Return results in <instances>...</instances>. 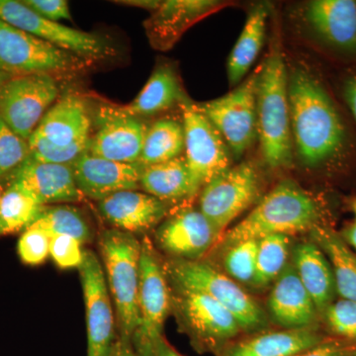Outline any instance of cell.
I'll use <instances>...</instances> for the list:
<instances>
[{"mask_svg": "<svg viewBox=\"0 0 356 356\" xmlns=\"http://www.w3.org/2000/svg\"><path fill=\"white\" fill-rule=\"evenodd\" d=\"M288 95L292 142L302 165L321 168L341 161L348 153V131L317 76L296 67L288 74Z\"/></svg>", "mask_w": 356, "mask_h": 356, "instance_id": "obj_1", "label": "cell"}, {"mask_svg": "<svg viewBox=\"0 0 356 356\" xmlns=\"http://www.w3.org/2000/svg\"><path fill=\"white\" fill-rule=\"evenodd\" d=\"M257 104L262 156L270 168H288L293 156L288 72L278 44L261 63Z\"/></svg>", "mask_w": 356, "mask_h": 356, "instance_id": "obj_2", "label": "cell"}, {"mask_svg": "<svg viewBox=\"0 0 356 356\" xmlns=\"http://www.w3.org/2000/svg\"><path fill=\"white\" fill-rule=\"evenodd\" d=\"M318 209L298 185L283 181L267 193L254 209L225 236L229 247L268 236H289L317 227Z\"/></svg>", "mask_w": 356, "mask_h": 356, "instance_id": "obj_3", "label": "cell"}, {"mask_svg": "<svg viewBox=\"0 0 356 356\" xmlns=\"http://www.w3.org/2000/svg\"><path fill=\"white\" fill-rule=\"evenodd\" d=\"M105 277L116 312L119 341L130 344L140 324L139 286L142 242L126 232L104 229L99 238Z\"/></svg>", "mask_w": 356, "mask_h": 356, "instance_id": "obj_4", "label": "cell"}, {"mask_svg": "<svg viewBox=\"0 0 356 356\" xmlns=\"http://www.w3.org/2000/svg\"><path fill=\"white\" fill-rule=\"evenodd\" d=\"M166 266L178 290L203 293L216 300L235 316L241 329L255 330L266 325V316L257 302L235 280L210 264L173 259Z\"/></svg>", "mask_w": 356, "mask_h": 356, "instance_id": "obj_5", "label": "cell"}, {"mask_svg": "<svg viewBox=\"0 0 356 356\" xmlns=\"http://www.w3.org/2000/svg\"><path fill=\"white\" fill-rule=\"evenodd\" d=\"M261 65L228 95L197 105L221 134L232 156L241 159L259 136L257 90Z\"/></svg>", "mask_w": 356, "mask_h": 356, "instance_id": "obj_6", "label": "cell"}, {"mask_svg": "<svg viewBox=\"0 0 356 356\" xmlns=\"http://www.w3.org/2000/svg\"><path fill=\"white\" fill-rule=\"evenodd\" d=\"M88 65L83 58L58 49L0 19V70L13 76L65 74Z\"/></svg>", "mask_w": 356, "mask_h": 356, "instance_id": "obj_7", "label": "cell"}, {"mask_svg": "<svg viewBox=\"0 0 356 356\" xmlns=\"http://www.w3.org/2000/svg\"><path fill=\"white\" fill-rule=\"evenodd\" d=\"M170 289L165 273L159 264L151 242H142L140 261V324L131 346L138 356H154L163 339V325L170 308Z\"/></svg>", "mask_w": 356, "mask_h": 356, "instance_id": "obj_8", "label": "cell"}, {"mask_svg": "<svg viewBox=\"0 0 356 356\" xmlns=\"http://www.w3.org/2000/svg\"><path fill=\"white\" fill-rule=\"evenodd\" d=\"M259 189V175L252 163L231 166L203 187L200 212L221 236L229 224L254 204Z\"/></svg>", "mask_w": 356, "mask_h": 356, "instance_id": "obj_9", "label": "cell"}, {"mask_svg": "<svg viewBox=\"0 0 356 356\" xmlns=\"http://www.w3.org/2000/svg\"><path fill=\"white\" fill-rule=\"evenodd\" d=\"M185 161L197 193L213 178L231 168L232 154L221 134L197 105L182 103Z\"/></svg>", "mask_w": 356, "mask_h": 356, "instance_id": "obj_10", "label": "cell"}, {"mask_svg": "<svg viewBox=\"0 0 356 356\" xmlns=\"http://www.w3.org/2000/svg\"><path fill=\"white\" fill-rule=\"evenodd\" d=\"M58 96L50 74L13 76L0 88V119L28 140Z\"/></svg>", "mask_w": 356, "mask_h": 356, "instance_id": "obj_11", "label": "cell"}, {"mask_svg": "<svg viewBox=\"0 0 356 356\" xmlns=\"http://www.w3.org/2000/svg\"><path fill=\"white\" fill-rule=\"evenodd\" d=\"M0 19L83 60L113 55V49L102 37L46 19L22 1L0 0Z\"/></svg>", "mask_w": 356, "mask_h": 356, "instance_id": "obj_12", "label": "cell"}, {"mask_svg": "<svg viewBox=\"0 0 356 356\" xmlns=\"http://www.w3.org/2000/svg\"><path fill=\"white\" fill-rule=\"evenodd\" d=\"M79 270L86 303L88 356H112L118 339L102 262L95 252L84 250Z\"/></svg>", "mask_w": 356, "mask_h": 356, "instance_id": "obj_13", "label": "cell"}, {"mask_svg": "<svg viewBox=\"0 0 356 356\" xmlns=\"http://www.w3.org/2000/svg\"><path fill=\"white\" fill-rule=\"evenodd\" d=\"M96 132L88 152L93 156L123 163H138L147 126L123 107L103 106L96 115Z\"/></svg>", "mask_w": 356, "mask_h": 356, "instance_id": "obj_14", "label": "cell"}, {"mask_svg": "<svg viewBox=\"0 0 356 356\" xmlns=\"http://www.w3.org/2000/svg\"><path fill=\"white\" fill-rule=\"evenodd\" d=\"M36 199L42 205L81 202L84 198L77 188L72 165L37 161L31 156L7 177Z\"/></svg>", "mask_w": 356, "mask_h": 356, "instance_id": "obj_15", "label": "cell"}, {"mask_svg": "<svg viewBox=\"0 0 356 356\" xmlns=\"http://www.w3.org/2000/svg\"><path fill=\"white\" fill-rule=\"evenodd\" d=\"M77 188L84 197L99 201L118 192L138 191L143 166L93 156L88 151L72 165Z\"/></svg>", "mask_w": 356, "mask_h": 356, "instance_id": "obj_16", "label": "cell"}, {"mask_svg": "<svg viewBox=\"0 0 356 356\" xmlns=\"http://www.w3.org/2000/svg\"><path fill=\"white\" fill-rule=\"evenodd\" d=\"M217 232L200 210L180 211L156 232V243L175 259L199 261L218 238Z\"/></svg>", "mask_w": 356, "mask_h": 356, "instance_id": "obj_17", "label": "cell"}, {"mask_svg": "<svg viewBox=\"0 0 356 356\" xmlns=\"http://www.w3.org/2000/svg\"><path fill=\"white\" fill-rule=\"evenodd\" d=\"M177 305L180 318L196 341L219 343L240 332L235 316L203 293L179 290Z\"/></svg>", "mask_w": 356, "mask_h": 356, "instance_id": "obj_18", "label": "cell"}, {"mask_svg": "<svg viewBox=\"0 0 356 356\" xmlns=\"http://www.w3.org/2000/svg\"><path fill=\"white\" fill-rule=\"evenodd\" d=\"M303 18L325 43L356 55V1L313 0L304 6Z\"/></svg>", "mask_w": 356, "mask_h": 356, "instance_id": "obj_19", "label": "cell"}, {"mask_svg": "<svg viewBox=\"0 0 356 356\" xmlns=\"http://www.w3.org/2000/svg\"><path fill=\"white\" fill-rule=\"evenodd\" d=\"M98 210L112 228L126 233H146L166 214L163 201L146 192H118L98 202Z\"/></svg>", "mask_w": 356, "mask_h": 356, "instance_id": "obj_20", "label": "cell"}, {"mask_svg": "<svg viewBox=\"0 0 356 356\" xmlns=\"http://www.w3.org/2000/svg\"><path fill=\"white\" fill-rule=\"evenodd\" d=\"M221 6V2L212 0H168L161 2L146 23L152 44L159 50L170 48L187 28Z\"/></svg>", "mask_w": 356, "mask_h": 356, "instance_id": "obj_21", "label": "cell"}, {"mask_svg": "<svg viewBox=\"0 0 356 356\" xmlns=\"http://www.w3.org/2000/svg\"><path fill=\"white\" fill-rule=\"evenodd\" d=\"M268 309L274 320L287 329H308L315 322L317 308L291 264L275 280Z\"/></svg>", "mask_w": 356, "mask_h": 356, "instance_id": "obj_22", "label": "cell"}, {"mask_svg": "<svg viewBox=\"0 0 356 356\" xmlns=\"http://www.w3.org/2000/svg\"><path fill=\"white\" fill-rule=\"evenodd\" d=\"M91 121L86 103L76 95L65 96L44 115L34 135L57 146L90 138Z\"/></svg>", "mask_w": 356, "mask_h": 356, "instance_id": "obj_23", "label": "cell"}, {"mask_svg": "<svg viewBox=\"0 0 356 356\" xmlns=\"http://www.w3.org/2000/svg\"><path fill=\"white\" fill-rule=\"evenodd\" d=\"M293 261L297 275L318 313L324 314L337 293L334 273L327 257L315 243H304L295 248Z\"/></svg>", "mask_w": 356, "mask_h": 356, "instance_id": "obj_24", "label": "cell"}, {"mask_svg": "<svg viewBox=\"0 0 356 356\" xmlns=\"http://www.w3.org/2000/svg\"><path fill=\"white\" fill-rule=\"evenodd\" d=\"M268 8L266 4L254 6L248 13L242 33L229 54L227 72L229 86L243 83L259 57L266 38Z\"/></svg>", "mask_w": 356, "mask_h": 356, "instance_id": "obj_25", "label": "cell"}, {"mask_svg": "<svg viewBox=\"0 0 356 356\" xmlns=\"http://www.w3.org/2000/svg\"><path fill=\"white\" fill-rule=\"evenodd\" d=\"M322 337L309 329L266 332L234 346L228 356H296L323 343Z\"/></svg>", "mask_w": 356, "mask_h": 356, "instance_id": "obj_26", "label": "cell"}, {"mask_svg": "<svg viewBox=\"0 0 356 356\" xmlns=\"http://www.w3.org/2000/svg\"><path fill=\"white\" fill-rule=\"evenodd\" d=\"M140 187L163 202L191 198L196 194L184 156L143 168Z\"/></svg>", "mask_w": 356, "mask_h": 356, "instance_id": "obj_27", "label": "cell"}, {"mask_svg": "<svg viewBox=\"0 0 356 356\" xmlns=\"http://www.w3.org/2000/svg\"><path fill=\"white\" fill-rule=\"evenodd\" d=\"M184 102V91L177 74L172 67L165 65L154 70L139 95L123 108L135 117L149 116Z\"/></svg>", "mask_w": 356, "mask_h": 356, "instance_id": "obj_28", "label": "cell"}, {"mask_svg": "<svg viewBox=\"0 0 356 356\" xmlns=\"http://www.w3.org/2000/svg\"><path fill=\"white\" fill-rule=\"evenodd\" d=\"M314 243L327 257L334 273L336 291L341 299L356 302V254L343 236L332 229L315 227L312 229Z\"/></svg>", "mask_w": 356, "mask_h": 356, "instance_id": "obj_29", "label": "cell"}, {"mask_svg": "<svg viewBox=\"0 0 356 356\" xmlns=\"http://www.w3.org/2000/svg\"><path fill=\"white\" fill-rule=\"evenodd\" d=\"M184 151L182 123L173 119H161L147 128L138 163L143 168L179 158Z\"/></svg>", "mask_w": 356, "mask_h": 356, "instance_id": "obj_30", "label": "cell"}, {"mask_svg": "<svg viewBox=\"0 0 356 356\" xmlns=\"http://www.w3.org/2000/svg\"><path fill=\"white\" fill-rule=\"evenodd\" d=\"M44 208L19 185L9 184L0 200V238L26 231Z\"/></svg>", "mask_w": 356, "mask_h": 356, "instance_id": "obj_31", "label": "cell"}, {"mask_svg": "<svg viewBox=\"0 0 356 356\" xmlns=\"http://www.w3.org/2000/svg\"><path fill=\"white\" fill-rule=\"evenodd\" d=\"M29 228L41 229L51 238L72 236L83 245L91 238L90 227L83 214L76 208L67 205L44 206L38 219Z\"/></svg>", "mask_w": 356, "mask_h": 356, "instance_id": "obj_32", "label": "cell"}, {"mask_svg": "<svg viewBox=\"0 0 356 356\" xmlns=\"http://www.w3.org/2000/svg\"><path fill=\"white\" fill-rule=\"evenodd\" d=\"M288 252V236H268L259 240L257 268L252 283L257 286L264 287L277 280L287 266Z\"/></svg>", "mask_w": 356, "mask_h": 356, "instance_id": "obj_33", "label": "cell"}, {"mask_svg": "<svg viewBox=\"0 0 356 356\" xmlns=\"http://www.w3.org/2000/svg\"><path fill=\"white\" fill-rule=\"evenodd\" d=\"M89 140H77L67 146H57L48 140L32 134L28 140L30 156L37 161L44 163H57V165H72L81 154L88 149Z\"/></svg>", "mask_w": 356, "mask_h": 356, "instance_id": "obj_34", "label": "cell"}, {"mask_svg": "<svg viewBox=\"0 0 356 356\" xmlns=\"http://www.w3.org/2000/svg\"><path fill=\"white\" fill-rule=\"evenodd\" d=\"M259 241L248 240L229 247L224 264L232 280L243 283L254 282L257 268Z\"/></svg>", "mask_w": 356, "mask_h": 356, "instance_id": "obj_35", "label": "cell"}, {"mask_svg": "<svg viewBox=\"0 0 356 356\" xmlns=\"http://www.w3.org/2000/svg\"><path fill=\"white\" fill-rule=\"evenodd\" d=\"M29 154L28 140L14 133L0 119V180L8 177Z\"/></svg>", "mask_w": 356, "mask_h": 356, "instance_id": "obj_36", "label": "cell"}, {"mask_svg": "<svg viewBox=\"0 0 356 356\" xmlns=\"http://www.w3.org/2000/svg\"><path fill=\"white\" fill-rule=\"evenodd\" d=\"M50 236L41 229L29 228L18 241V255L26 266H40L50 257Z\"/></svg>", "mask_w": 356, "mask_h": 356, "instance_id": "obj_37", "label": "cell"}, {"mask_svg": "<svg viewBox=\"0 0 356 356\" xmlns=\"http://www.w3.org/2000/svg\"><path fill=\"white\" fill-rule=\"evenodd\" d=\"M327 325L334 334L356 343V302L337 300L325 311Z\"/></svg>", "mask_w": 356, "mask_h": 356, "instance_id": "obj_38", "label": "cell"}, {"mask_svg": "<svg viewBox=\"0 0 356 356\" xmlns=\"http://www.w3.org/2000/svg\"><path fill=\"white\" fill-rule=\"evenodd\" d=\"M83 243L69 236L51 238L50 257L60 269L79 268L83 261Z\"/></svg>", "mask_w": 356, "mask_h": 356, "instance_id": "obj_39", "label": "cell"}, {"mask_svg": "<svg viewBox=\"0 0 356 356\" xmlns=\"http://www.w3.org/2000/svg\"><path fill=\"white\" fill-rule=\"evenodd\" d=\"M22 2L46 19L55 22L72 20L69 2L65 0H23Z\"/></svg>", "mask_w": 356, "mask_h": 356, "instance_id": "obj_40", "label": "cell"}, {"mask_svg": "<svg viewBox=\"0 0 356 356\" xmlns=\"http://www.w3.org/2000/svg\"><path fill=\"white\" fill-rule=\"evenodd\" d=\"M296 356H356V350L337 341H323Z\"/></svg>", "mask_w": 356, "mask_h": 356, "instance_id": "obj_41", "label": "cell"}, {"mask_svg": "<svg viewBox=\"0 0 356 356\" xmlns=\"http://www.w3.org/2000/svg\"><path fill=\"white\" fill-rule=\"evenodd\" d=\"M343 96L346 104L356 121V76L348 77L343 84Z\"/></svg>", "mask_w": 356, "mask_h": 356, "instance_id": "obj_42", "label": "cell"}, {"mask_svg": "<svg viewBox=\"0 0 356 356\" xmlns=\"http://www.w3.org/2000/svg\"><path fill=\"white\" fill-rule=\"evenodd\" d=\"M154 356H184L180 355L173 346L168 343V341L163 337L156 346Z\"/></svg>", "mask_w": 356, "mask_h": 356, "instance_id": "obj_43", "label": "cell"}, {"mask_svg": "<svg viewBox=\"0 0 356 356\" xmlns=\"http://www.w3.org/2000/svg\"><path fill=\"white\" fill-rule=\"evenodd\" d=\"M119 3H125V6L140 7V8L149 9L154 11L161 6V1H151V0H130V1H119Z\"/></svg>", "mask_w": 356, "mask_h": 356, "instance_id": "obj_44", "label": "cell"}, {"mask_svg": "<svg viewBox=\"0 0 356 356\" xmlns=\"http://www.w3.org/2000/svg\"><path fill=\"white\" fill-rule=\"evenodd\" d=\"M341 236H343L344 242L356 250V221L351 222L343 229Z\"/></svg>", "mask_w": 356, "mask_h": 356, "instance_id": "obj_45", "label": "cell"}, {"mask_svg": "<svg viewBox=\"0 0 356 356\" xmlns=\"http://www.w3.org/2000/svg\"><path fill=\"white\" fill-rule=\"evenodd\" d=\"M112 356H138L134 351L132 346L130 344L122 343L120 341L116 344V348Z\"/></svg>", "mask_w": 356, "mask_h": 356, "instance_id": "obj_46", "label": "cell"}, {"mask_svg": "<svg viewBox=\"0 0 356 356\" xmlns=\"http://www.w3.org/2000/svg\"><path fill=\"white\" fill-rule=\"evenodd\" d=\"M11 77H13V76H10V74L0 70V88H1Z\"/></svg>", "mask_w": 356, "mask_h": 356, "instance_id": "obj_47", "label": "cell"}, {"mask_svg": "<svg viewBox=\"0 0 356 356\" xmlns=\"http://www.w3.org/2000/svg\"><path fill=\"white\" fill-rule=\"evenodd\" d=\"M2 189H1V185H0V200H1V197H2Z\"/></svg>", "mask_w": 356, "mask_h": 356, "instance_id": "obj_48", "label": "cell"}, {"mask_svg": "<svg viewBox=\"0 0 356 356\" xmlns=\"http://www.w3.org/2000/svg\"><path fill=\"white\" fill-rule=\"evenodd\" d=\"M353 210H355V216H356V200H355V204H353Z\"/></svg>", "mask_w": 356, "mask_h": 356, "instance_id": "obj_49", "label": "cell"}]
</instances>
